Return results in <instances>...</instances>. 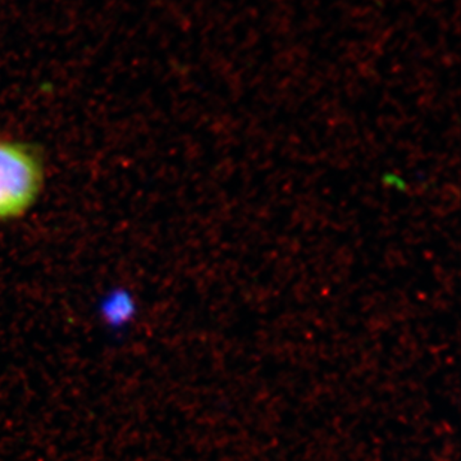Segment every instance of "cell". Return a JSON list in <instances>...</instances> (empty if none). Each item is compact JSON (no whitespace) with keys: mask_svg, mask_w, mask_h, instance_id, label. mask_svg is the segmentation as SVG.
<instances>
[{"mask_svg":"<svg viewBox=\"0 0 461 461\" xmlns=\"http://www.w3.org/2000/svg\"><path fill=\"white\" fill-rule=\"evenodd\" d=\"M41 158L18 142L0 141V221L25 214L41 194Z\"/></svg>","mask_w":461,"mask_h":461,"instance_id":"obj_1","label":"cell"}]
</instances>
